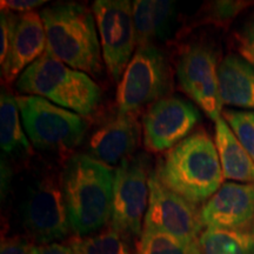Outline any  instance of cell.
I'll use <instances>...</instances> for the list:
<instances>
[{
    "label": "cell",
    "mask_w": 254,
    "mask_h": 254,
    "mask_svg": "<svg viewBox=\"0 0 254 254\" xmlns=\"http://www.w3.org/2000/svg\"><path fill=\"white\" fill-rule=\"evenodd\" d=\"M47 4L44 0H6L0 2L1 9L9 12H18V13H27L32 12V9L40 7V6Z\"/></svg>",
    "instance_id": "cell-28"
},
{
    "label": "cell",
    "mask_w": 254,
    "mask_h": 254,
    "mask_svg": "<svg viewBox=\"0 0 254 254\" xmlns=\"http://www.w3.org/2000/svg\"><path fill=\"white\" fill-rule=\"evenodd\" d=\"M153 172L177 194L202 206L224 184L215 142L198 129L158 158Z\"/></svg>",
    "instance_id": "cell-2"
},
{
    "label": "cell",
    "mask_w": 254,
    "mask_h": 254,
    "mask_svg": "<svg viewBox=\"0 0 254 254\" xmlns=\"http://www.w3.org/2000/svg\"><path fill=\"white\" fill-rule=\"evenodd\" d=\"M236 45L238 55L254 68V17L237 33Z\"/></svg>",
    "instance_id": "cell-26"
},
{
    "label": "cell",
    "mask_w": 254,
    "mask_h": 254,
    "mask_svg": "<svg viewBox=\"0 0 254 254\" xmlns=\"http://www.w3.org/2000/svg\"><path fill=\"white\" fill-rule=\"evenodd\" d=\"M134 254H200L198 247L187 246L176 238L154 231H142Z\"/></svg>",
    "instance_id": "cell-22"
},
{
    "label": "cell",
    "mask_w": 254,
    "mask_h": 254,
    "mask_svg": "<svg viewBox=\"0 0 254 254\" xmlns=\"http://www.w3.org/2000/svg\"><path fill=\"white\" fill-rule=\"evenodd\" d=\"M33 244L19 237L2 238L0 254H31Z\"/></svg>",
    "instance_id": "cell-27"
},
{
    "label": "cell",
    "mask_w": 254,
    "mask_h": 254,
    "mask_svg": "<svg viewBox=\"0 0 254 254\" xmlns=\"http://www.w3.org/2000/svg\"><path fill=\"white\" fill-rule=\"evenodd\" d=\"M11 178H12V171L7 161H4V158H1V194L7 192L9 185H11Z\"/></svg>",
    "instance_id": "cell-30"
},
{
    "label": "cell",
    "mask_w": 254,
    "mask_h": 254,
    "mask_svg": "<svg viewBox=\"0 0 254 254\" xmlns=\"http://www.w3.org/2000/svg\"><path fill=\"white\" fill-rule=\"evenodd\" d=\"M139 114L118 111L101 123L87 141V154L107 166H116L135 154L142 140Z\"/></svg>",
    "instance_id": "cell-13"
},
{
    "label": "cell",
    "mask_w": 254,
    "mask_h": 254,
    "mask_svg": "<svg viewBox=\"0 0 254 254\" xmlns=\"http://www.w3.org/2000/svg\"><path fill=\"white\" fill-rule=\"evenodd\" d=\"M199 249L200 254H254V222L240 230L206 228Z\"/></svg>",
    "instance_id": "cell-20"
},
{
    "label": "cell",
    "mask_w": 254,
    "mask_h": 254,
    "mask_svg": "<svg viewBox=\"0 0 254 254\" xmlns=\"http://www.w3.org/2000/svg\"><path fill=\"white\" fill-rule=\"evenodd\" d=\"M199 110L190 101L170 95L147 107L142 114V144L148 153H165L186 139L200 122Z\"/></svg>",
    "instance_id": "cell-12"
},
{
    "label": "cell",
    "mask_w": 254,
    "mask_h": 254,
    "mask_svg": "<svg viewBox=\"0 0 254 254\" xmlns=\"http://www.w3.org/2000/svg\"><path fill=\"white\" fill-rule=\"evenodd\" d=\"M247 2L240 1H215L212 2L202 13L201 21H208V23L222 24L225 21H230L239 12L245 7Z\"/></svg>",
    "instance_id": "cell-24"
},
{
    "label": "cell",
    "mask_w": 254,
    "mask_h": 254,
    "mask_svg": "<svg viewBox=\"0 0 254 254\" xmlns=\"http://www.w3.org/2000/svg\"><path fill=\"white\" fill-rule=\"evenodd\" d=\"M221 116L254 161V111L224 110Z\"/></svg>",
    "instance_id": "cell-23"
},
{
    "label": "cell",
    "mask_w": 254,
    "mask_h": 254,
    "mask_svg": "<svg viewBox=\"0 0 254 254\" xmlns=\"http://www.w3.org/2000/svg\"><path fill=\"white\" fill-rule=\"evenodd\" d=\"M25 132L33 148L73 155L87 134V118L37 95H15Z\"/></svg>",
    "instance_id": "cell-5"
},
{
    "label": "cell",
    "mask_w": 254,
    "mask_h": 254,
    "mask_svg": "<svg viewBox=\"0 0 254 254\" xmlns=\"http://www.w3.org/2000/svg\"><path fill=\"white\" fill-rule=\"evenodd\" d=\"M20 95H37L90 118L98 110L103 92L93 78L45 52L21 73L15 82Z\"/></svg>",
    "instance_id": "cell-4"
},
{
    "label": "cell",
    "mask_w": 254,
    "mask_h": 254,
    "mask_svg": "<svg viewBox=\"0 0 254 254\" xmlns=\"http://www.w3.org/2000/svg\"><path fill=\"white\" fill-rule=\"evenodd\" d=\"M101 53L107 73L113 81L122 80L136 51L133 1L95 0L92 5Z\"/></svg>",
    "instance_id": "cell-9"
},
{
    "label": "cell",
    "mask_w": 254,
    "mask_h": 254,
    "mask_svg": "<svg viewBox=\"0 0 254 254\" xmlns=\"http://www.w3.org/2000/svg\"><path fill=\"white\" fill-rule=\"evenodd\" d=\"M218 65L217 52L204 43L184 47L176 65L182 91L214 123L221 118L224 111L219 93Z\"/></svg>",
    "instance_id": "cell-11"
},
{
    "label": "cell",
    "mask_w": 254,
    "mask_h": 254,
    "mask_svg": "<svg viewBox=\"0 0 254 254\" xmlns=\"http://www.w3.org/2000/svg\"><path fill=\"white\" fill-rule=\"evenodd\" d=\"M67 245L74 254H133L128 240L111 228L87 237H72Z\"/></svg>",
    "instance_id": "cell-21"
},
{
    "label": "cell",
    "mask_w": 254,
    "mask_h": 254,
    "mask_svg": "<svg viewBox=\"0 0 254 254\" xmlns=\"http://www.w3.org/2000/svg\"><path fill=\"white\" fill-rule=\"evenodd\" d=\"M173 71L166 53L157 45L136 47L117 87L118 111L139 114L146 106L170 97Z\"/></svg>",
    "instance_id": "cell-6"
},
{
    "label": "cell",
    "mask_w": 254,
    "mask_h": 254,
    "mask_svg": "<svg viewBox=\"0 0 254 254\" xmlns=\"http://www.w3.org/2000/svg\"><path fill=\"white\" fill-rule=\"evenodd\" d=\"M151 158L139 152L125 159L116 168L113 207L110 227L126 240H139L150 199Z\"/></svg>",
    "instance_id": "cell-8"
},
{
    "label": "cell",
    "mask_w": 254,
    "mask_h": 254,
    "mask_svg": "<svg viewBox=\"0 0 254 254\" xmlns=\"http://www.w3.org/2000/svg\"><path fill=\"white\" fill-rule=\"evenodd\" d=\"M222 106L254 111V68L240 56L228 55L218 65Z\"/></svg>",
    "instance_id": "cell-17"
},
{
    "label": "cell",
    "mask_w": 254,
    "mask_h": 254,
    "mask_svg": "<svg viewBox=\"0 0 254 254\" xmlns=\"http://www.w3.org/2000/svg\"><path fill=\"white\" fill-rule=\"evenodd\" d=\"M150 199L144 220V230L168 234L187 246L198 247L204 232L200 207L167 189L152 171Z\"/></svg>",
    "instance_id": "cell-10"
},
{
    "label": "cell",
    "mask_w": 254,
    "mask_h": 254,
    "mask_svg": "<svg viewBox=\"0 0 254 254\" xmlns=\"http://www.w3.org/2000/svg\"><path fill=\"white\" fill-rule=\"evenodd\" d=\"M17 19L18 14L1 9V13H0V65L5 63L9 53Z\"/></svg>",
    "instance_id": "cell-25"
},
{
    "label": "cell",
    "mask_w": 254,
    "mask_h": 254,
    "mask_svg": "<svg viewBox=\"0 0 254 254\" xmlns=\"http://www.w3.org/2000/svg\"><path fill=\"white\" fill-rule=\"evenodd\" d=\"M0 146L4 154L13 160L25 161L33 155L15 95L5 88L0 95Z\"/></svg>",
    "instance_id": "cell-19"
},
{
    "label": "cell",
    "mask_w": 254,
    "mask_h": 254,
    "mask_svg": "<svg viewBox=\"0 0 254 254\" xmlns=\"http://www.w3.org/2000/svg\"><path fill=\"white\" fill-rule=\"evenodd\" d=\"M23 226L36 245L57 243L71 232L62 174L44 172L28 184L20 204Z\"/></svg>",
    "instance_id": "cell-7"
},
{
    "label": "cell",
    "mask_w": 254,
    "mask_h": 254,
    "mask_svg": "<svg viewBox=\"0 0 254 254\" xmlns=\"http://www.w3.org/2000/svg\"><path fill=\"white\" fill-rule=\"evenodd\" d=\"M177 18V4L171 0H135L133 19L136 46L155 45L171 37Z\"/></svg>",
    "instance_id": "cell-16"
},
{
    "label": "cell",
    "mask_w": 254,
    "mask_h": 254,
    "mask_svg": "<svg viewBox=\"0 0 254 254\" xmlns=\"http://www.w3.org/2000/svg\"><path fill=\"white\" fill-rule=\"evenodd\" d=\"M69 227L74 237L98 233L110 224L116 180L114 167L88 154L74 153L62 171Z\"/></svg>",
    "instance_id": "cell-1"
},
{
    "label": "cell",
    "mask_w": 254,
    "mask_h": 254,
    "mask_svg": "<svg viewBox=\"0 0 254 254\" xmlns=\"http://www.w3.org/2000/svg\"><path fill=\"white\" fill-rule=\"evenodd\" d=\"M46 31L40 13H18L11 49L1 65L2 84L9 87L17 82L21 73L46 52Z\"/></svg>",
    "instance_id": "cell-15"
},
{
    "label": "cell",
    "mask_w": 254,
    "mask_h": 254,
    "mask_svg": "<svg viewBox=\"0 0 254 254\" xmlns=\"http://www.w3.org/2000/svg\"><path fill=\"white\" fill-rule=\"evenodd\" d=\"M214 142L224 179L254 184V161L224 118L215 122Z\"/></svg>",
    "instance_id": "cell-18"
},
{
    "label": "cell",
    "mask_w": 254,
    "mask_h": 254,
    "mask_svg": "<svg viewBox=\"0 0 254 254\" xmlns=\"http://www.w3.org/2000/svg\"><path fill=\"white\" fill-rule=\"evenodd\" d=\"M31 254H74L73 250L68 245L60 243L46 244V245H36L31 247Z\"/></svg>",
    "instance_id": "cell-29"
},
{
    "label": "cell",
    "mask_w": 254,
    "mask_h": 254,
    "mask_svg": "<svg viewBox=\"0 0 254 254\" xmlns=\"http://www.w3.org/2000/svg\"><path fill=\"white\" fill-rule=\"evenodd\" d=\"M46 31V53L69 67L98 78L104 59L92 8L79 2H59L40 12Z\"/></svg>",
    "instance_id": "cell-3"
},
{
    "label": "cell",
    "mask_w": 254,
    "mask_h": 254,
    "mask_svg": "<svg viewBox=\"0 0 254 254\" xmlns=\"http://www.w3.org/2000/svg\"><path fill=\"white\" fill-rule=\"evenodd\" d=\"M204 228L240 230L254 222V184L224 183L200 207Z\"/></svg>",
    "instance_id": "cell-14"
}]
</instances>
